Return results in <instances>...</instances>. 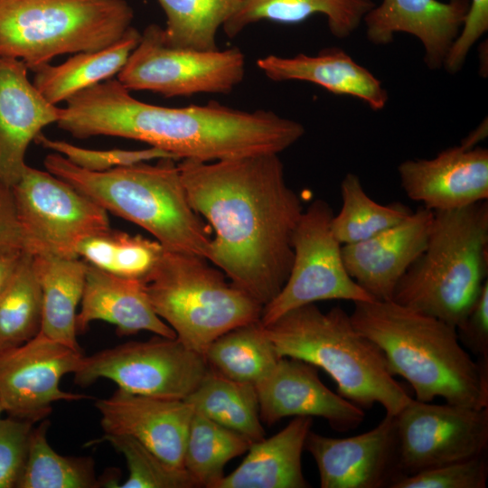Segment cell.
<instances>
[{
  "label": "cell",
  "mask_w": 488,
  "mask_h": 488,
  "mask_svg": "<svg viewBox=\"0 0 488 488\" xmlns=\"http://www.w3.org/2000/svg\"><path fill=\"white\" fill-rule=\"evenodd\" d=\"M312 417H295L276 435L250 444L246 457L215 488H306L302 454Z\"/></svg>",
  "instance_id": "24"
},
{
  "label": "cell",
  "mask_w": 488,
  "mask_h": 488,
  "mask_svg": "<svg viewBox=\"0 0 488 488\" xmlns=\"http://www.w3.org/2000/svg\"><path fill=\"white\" fill-rule=\"evenodd\" d=\"M33 267L42 292L41 333L82 351L77 341L76 317L88 264L80 258L33 256Z\"/></svg>",
  "instance_id": "25"
},
{
  "label": "cell",
  "mask_w": 488,
  "mask_h": 488,
  "mask_svg": "<svg viewBox=\"0 0 488 488\" xmlns=\"http://www.w3.org/2000/svg\"><path fill=\"white\" fill-rule=\"evenodd\" d=\"M350 315L382 351L393 376L411 385L416 399L488 407V366L472 358L455 327L392 300L355 302Z\"/></svg>",
  "instance_id": "3"
},
{
  "label": "cell",
  "mask_w": 488,
  "mask_h": 488,
  "mask_svg": "<svg viewBox=\"0 0 488 488\" xmlns=\"http://www.w3.org/2000/svg\"><path fill=\"white\" fill-rule=\"evenodd\" d=\"M164 247L157 241L111 228L78 247V257L108 273L146 283L156 269Z\"/></svg>",
  "instance_id": "30"
},
{
  "label": "cell",
  "mask_w": 488,
  "mask_h": 488,
  "mask_svg": "<svg viewBox=\"0 0 488 488\" xmlns=\"http://www.w3.org/2000/svg\"><path fill=\"white\" fill-rule=\"evenodd\" d=\"M22 249L23 237L11 188L0 183V251Z\"/></svg>",
  "instance_id": "42"
},
{
  "label": "cell",
  "mask_w": 488,
  "mask_h": 488,
  "mask_svg": "<svg viewBox=\"0 0 488 488\" xmlns=\"http://www.w3.org/2000/svg\"><path fill=\"white\" fill-rule=\"evenodd\" d=\"M322 488H384L401 477L396 417L386 414L372 429L334 438L309 431L305 444Z\"/></svg>",
  "instance_id": "15"
},
{
  "label": "cell",
  "mask_w": 488,
  "mask_h": 488,
  "mask_svg": "<svg viewBox=\"0 0 488 488\" xmlns=\"http://www.w3.org/2000/svg\"><path fill=\"white\" fill-rule=\"evenodd\" d=\"M343 205L331 229L341 245L365 240L399 223L413 211L400 202L382 205L365 192L359 176L348 173L341 185Z\"/></svg>",
  "instance_id": "33"
},
{
  "label": "cell",
  "mask_w": 488,
  "mask_h": 488,
  "mask_svg": "<svg viewBox=\"0 0 488 488\" xmlns=\"http://www.w3.org/2000/svg\"><path fill=\"white\" fill-rule=\"evenodd\" d=\"M97 320L115 325L120 336L148 331L176 338L174 331L155 312L145 283L118 277L88 264L80 308L76 317L78 334L83 333L89 324Z\"/></svg>",
  "instance_id": "22"
},
{
  "label": "cell",
  "mask_w": 488,
  "mask_h": 488,
  "mask_svg": "<svg viewBox=\"0 0 488 488\" xmlns=\"http://www.w3.org/2000/svg\"><path fill=\"white\" fill-rule=\"evenodd\" d=\"M487 136V120L473 130L460 145L467 148L477 146V144Z\"/></svg>",
  "instance_id": "44"
},
{
  "label": "cell",
  "mask_w": 488,
  "mask_h": 488,
  "mask_svg": "<svg viewBox=\"0 0 488 488\" xmlns=\"http://www.w3.org/2000/svg\"><path fill=\"white\" fill-rule=\"evenodd\" d=\"M126 459L128 476L121 488H192L198 487L185 469L174 467L155 455L143 444L127 435L104 434Z\"/></svg>",
  "instance_id": "36"
},
{
  "label": "cell",
  "mask_w": 488,
  "mask_h": 488,
  "mask_svg": "<svg viewBox=\"0 0 488 488\" xmlns=\"http://www.w3.org/2000/svg\"><path fill=\"white\" fill-rule=\"evenodd\" d=\"M257 66L273 81L310 82L336 95L357 98L373 110H381L388 101L381 81L339 48L324 49L315 55L271 54L259 58Z\"/></svg>",
  "instance_id": "23"
},
{
  "label": "cell",
  "mask_w": 488,
  "mask_h": 488,
  "mask_svg": "<svg viewBox=\"0 0 488 488\" xmlns=\"http://www.w3.org/2000/svg\"><path fill=\"white\" fill-rule=\"evenodd\" d=\"M245 65V55L237 47L200 51L172 46L165 42L161 26L149 24L117 76L130 91L165 98L225 94L243 80Z\"/></svg>",
  "instance_id": "10"
},
{
  "label": "cell",
  "mask_w": 488,
  "mask_h": 488,
  "mask_svg": "<svg viewBox=\"0 0 488 488\" xmlns=\"http://www.w3.org/2000/svg\"><path fill=\"white\" fill-rule=\"evenodd\" d=\"M4 412L3 407L0 402V419H1V414Z\"/></svg>",
  "instance_id": "45"
},
{
  "label": "cell",
  "mask_w": 488,
  "mask_h": 488,
  "mask_svg": "<svg viewBox=\"0 0 488 488\" xmlns=\"http://www.w3.org/2000/svg\"><path fill=\"white\" fill-rule=\"evenodd\" d=\"M333 211L323 199L304 210L292 238L289 276L280 292L263 306L260 321L268 325L295 308L323 300L374 301L348 274L342 245L333 234Z\"/></svg>",
  "instance_id": "12"
},
{
  "label": "cell",
  "mask_w": 488,
  "mask_h": 488,
  "mask_svg": "<svg viewBox=\"0 0 488 488\" xmlns=\"http://www.w3.org/2000/svg\"><path fill=\"white\" fill-rule=\"evenodd\" d=\"M141 33L130 27L111 45L74 53L64 62L37 69L33 83L52 104L66 102L75 94L117 75L137 45Z\"/></svg>",
  "instance_id": "26"
},
{
  "label": "cell",
  "mask_w": 488,
  "mask_h": 488,
  "mask_svg": "<svg viewBox=\"0 0 488 488\" xmlns=\"http://www.w3.org/2000/svg\"><path fill=\"white\" fill-rule=\"evenodd\" d=\"M67 123L77 138H129L177 160L200 162L279 155L305 135L302 124L268 110H240L217 101L182 108L140 101L117 79L76 94L69 104Z\"/></svg>",
  "instance_id": "2"
},
{
  "label": "cell",
  "mask_w": 488,
  "mask_h": 488,
  "mask_svg": "<svg viewBox=\"0 0 488 488\" xmlns=\"http://www.w3.org/2000/svg\"><path fill=\"white\" fill-rule=\"evenodd\" d=\"M133 17L126 0H0V56L35 71L57 56L111 45Z\"/></svg>",
  "instance_id": "7"
},
{
  "label": "cell",
  "mask_w": 488,
  "mask_h": 488,
  "mask_svg": "<svg viewBox=\"0 0 488 488\" xmlns=\"http://www.w3.org/2000/svg\"><path fill=\"white\" fill-rule=\"evenodd\" d=\"M49 422L44 420L31 433L26 461L18 488H97L91 457L64 456L49 444Z\"/></svg>",
  "instance_id": "34"
},
{
  "label": "cell",
  "mask_w": 488,
  "mask_h": 488,
  "mask_svg": "<svg viewBox=\"0 0 488 488\" xmlns=\"http://www.w3.org/2000/svg\"><path fill=\"white\" fill-rule=\"evenodd\" d=\"M23 250L79 258L85 239L110 228L108 211L73 186L29 165L11 188Z\"/></svg>",
  "instance_id": "9"
},
{
  "label": "cell",
  "mask_w": 488,
  "mask_h": 488,
  "mask_svg": "<svg viewBox=\"0 0 488 488\" xmlns=\"http://www.w3.org/2000/svg\"><path fill=\"white\" fill-rule=\"evenodd\" d=\"M433 218L434 212L421 205L371 238L342 245L350 277L375 300H391L398 282L426 249Z\"/></svg>",
  "instance_id": "19"
},
{
  "label": "cell",
  "mask_w": 488,
  "mask_h": 488,
  "mask_svg": "<svg viewBox=\"0 0 488 488\" xmlns=\"http://www.w3.org/2000/svg\"><path fill=\"white\" fill-rule=\"evenodd\" d=\"M468 5L469 0H382L363 18L366 35L382 45L396 33H409L421 42L426 65L436 70L461 30Z\"/></svg>",
  "instance_id": "21"
},
{
  "label": "cell",
  "mask_w": 488,
  "mask_h": 488,
  "mask_svg": "<svg viewBox=\"0 0 488 488\" xmlns=\"http://www.w3.org/2000/svg\"><path fill=\"white\" fill-rule=\"evenodd\" d=\"M34 141L42 147L62 155L78 167L92 172H103L116 167L150 162L160 158L168 157L177 160L168 152L153 146L138 150L119 148L108 150L89 149L64 140L49 138L42 133Z\"/></svg>",
  "instance_id": "37"
},
{
  "label": "cell",
  "mask_w": 488,
  "mask_h": 488,
  "mask_svg": "<svg viewBox=\"0 0 488 488\" xmlns=\"http://www.w3.org/2000/svg\"><path fill=\"white\" fill-rule=\"evenodd\" d=\"M166 16L164 39L169 45L200 51L218 50L220 28L242 0H157Z\"/></svg>",
  "instance_id": "32"
},
{
  "label": "cell",
  "mask_w": 488,
  "mask_h": 488,
  "mask_svg": "<svg viewBox=\"0 0 488 488\" xmlns=\"http://www.w3.org/2000/svg\"><path fill=\"white\" fill-rule=\"evenodd\" d=\"M33 424L11 417L0 419V488L16 487L26 461Z\"/></svg>",
  "instance_id": "39"
},
{
  "label": "cell",
  "mask_w": 488,
  "mask_h": 488,
  "mask_svg": "<svg viewBox=\"0 0 488 488\" xmlns=\"http://www.w3.org/2000/svg\"><path fill=\"white\" fill-rule=\"evenodd\" d=\"M488 30V0H469L459 33L453 42L443 64L450 73L464 65L468 52Z\"/></svg>",
  "instance_id": "40"
},
{
  "label": "cell",
  "mask_w": 488,
  "mask_h": 488,
  "mask_svg": "<svg viewBox=\"0 0 488 488\" xmlns=\"http://www.w3.org/2000/svg\"><path fill=\"white\" fill-rule=\"evenodd\" d=\"M61 108L49 102L28 78L26 65L0 56V183L12 188L27 164L31 142L57 123Z\"/></svg>",
  "instance_id": "20"
},
{
  "label": "cell",
  "mask_w": 488,
  "mask_h": 488,
  "mask_svg": "<svg viewBox=\"0 0 488 488\" xmlns=\"http://www.w3.org/2000/svg\"><path fill=\"white\" fill-rule=\"evenodd\" d=\"M250 442L194 411L186 438L183 468L198 487L215 488L229 461L245 454Z\"/></svg>",
  "instance_id": "31"
},
{
  "label": "cell",
  "mask_w": 488,
  "mask_h": 488,
  "mask_svg": "<svg viewBox=\"0 0 488 488\" xmlns=\"http://www.w3.org/2000/svg\"><path fill=\"white\" fill-rule=\"evenodd\" d=\"M212 421L248 439L265 437L256 388L208 369L198 387L184 399Z\"/></svg>",
  "instance_id": "28"
},
{
  "label": "cell",
  "mask_w": 488,
  "mask_h": 488,
  "mask_svg": "<svg viewBox=\"0 0 488 488\" xmlns=\"http://www.w3.org/2000/svg\"><path fill=\"white\" fill-rule=\"evenodd\" d=\"M433 212L427 247L391 300L456 328L488 280V201Z\"/></svg>",
  "instance_id": "6"
},
{
  "label": "cell",
  "mask_w": 488,
  "mask_h": 488,
  "mask_svg": "<svg viewBox=\"0 0 488 488\" xmlns=\"http://www.w3.org/2000/svg\"><path fill=\"white\" fill-rule=\"evenodd\" d=\"M406 195L432 211L488 201V150L446 148L431 159H411L398 167Z\"/></svg>",
  "instance_id": "18"
},
{
  "label": "cell",
  "mask_w": 488,
  "mask_h": 488,
  "mask_svg": "<svg viewBox=\"0 0 488 488\" xmlns=\"http://www.w3.org/2000/svg\"><path fill=\"white\" fill-rule=\"evenodd\" d=\"M395 417L401 476L480 456L487 449L488 407L412 399Z\"/></svg>",
  "instance_id": "13"
},
{
  "label": "cell",
  "mask_w": 488,
  "mask_h": 488,
  "mask_svg": "<svg viewBox=\"0 0 488 488\" xmlns=\"http://www.w3.org/2000/svg\"><path fill=\"white\" fill-rule=\"evenodd\" d=\"M177 160L160 158L103 172L78 167L62 155L45 156V169L81 192L108 212L151 233L164 249L209 260L210 227L192 208Z\"/></svg>",
  "instance_id": "4"
},
{
  "label": "cell",
  "mask_w": 488,
  "mask_h": 488,
  "mask_svg": "<svg viewBox=\"0 0 488 488\" xmlns=\"http://www.w3.org/2000/svg\"><path fill=\"white\" fill-rule=\"evenodd\" d=\"M42 292L24 251L10 282L0 293V352L19 346L41 332Z\"/></svg>",
  "instance_id": "35"
},
{
  "label": "cell",
  "mask_w": 488,
  "mask_h": 488,
  "mask_svg": "<svg viewBox=\"0 0 488 488\" xmlns=\"http://www.w3.org/2000/svg\"><path fill=\"white\" fill-rule=\"evenodd\" d=\"M264 326L279 357L324 370L339 394L361 408L379 403L396 416L413 399L390 372L380 347L341 306L324 313L315 304L305 305Z\"/></svg>",
  "instance_id": "5"
},
{
  "label": "cell",
  "mask_w": 488,
  "mask_h": 488,
  "mask_svg": "<svg viewBox=\"0 0 488 488\" xmlns=\"http://www.w3.org/2000/svg\"><path fill=\"white\" fill-rule=\"evenodd\" d=\"M488 463L484 455L401 476L390 488H485Z\"/></svg>",
  "instance_id": "38"
},
{
  "label": "cell",
  "mask_w": 488,
  "mask_h": 488,
  "mask_svg": "<svg viewBox=\"0 0 488 488\" xmlns=\"http://www.w3.org/2000/svg\"><path fill=\"white\" fill-rule=\"evenodd\" d=\"M104 434L134 437L166 464L183 468L193 408L183 399L133 394L117 389L96 401Z\"/></svg>",
  "instance_id": "17"
},
{
  "label": "cell",
  "mask_w": 488,
  "mask_h": 488,
  "mask_svg": "<svg viewBox=\"0 0 488 488\" xmlns=\"http://www.w3.org/2000/svg\"><path fill=\"white\" fill-rule=\"evenodd\" d=\"M83 352L52 340L41 332L26 343L0 352V402L8 417L40 421L54 402L89 396L60 388L61 378L80 367Z\"/></svg>",
  "instance_id": "14"
},
{
  "label": "cell",
  "mask_w": 488,
  "mask_h": 488,
  "mask_svg": "<svg viewBox=\"0 0 488 488\" xmlns=\"http://www.w3.org/2000/svg\"><path fill=\"white\" fill-rule=\"evenodd\" d=\"M208 261L198 255L164 249L145 283L156 314L180 342L203 356L223 333L260 320L263 309Z\"/></svg>",
  "instance_id": "8"
},
{
  "label": "cell",
  "mask_w": 488,
  "mask_h": 488,
  "mask_svg": "<svg viewBox=\"0 0 488 488\" xmlns=\"http://www.w3.org/2000/svg\"><path fill=\"white\" fill-rule=\"evenodd\" d=\"M209 367L202 354L177 338L156 335L128 342L82 358L74 382L87 387L108 379L124 391L169 399H185Z\"/></svg>",
  "instance_id": "11"
},
{
  "label": "cell",
  "mask_w": 488,
  "mask_h": 488,
  "mask_svg": "<svg viewBox=\"0 0 488 488\" xmlns=\"http://www.w3.org/2000/svg\"><path fill=\"white\" fill-rule=\"evenodd\" d=\"M455 329L463 347L476 356L478 362L488 366V280L465 320Z\"/></svg>",
  "instance_id": "41"
},
{
  "label": "cell",
  "mask_w": 488,
  "mask_h": 488,
  "mask_svg": "<svg viewBox=\"0 0 488 488\" xmlns=\"http://www.w3.org/2000/svg\"><path fill=\"white\" fill-rule=\"evenodd\" d=\"M374 5L372 0H242L222 28L232 38L259 21L297 23L320 14L326 17L331 33L342 39L359 27Z\"/></svg>",
  "instance_id": "27"
},
{
  "label": "cell",
  "mask_w": 488,
  "mask_h": 488,
  "mask_svg": "<svg viewBox=\"0 0 488 488\" xmlns=\"http://www.w3.org/2000/svg\"><path fill=\"white\" fill-rule=\"evenodd\" d=\"M24 250L11 249L0 251V293L5 289L15 273Z\"/></svg>",
  "instance_id": "43"
},
{
  "label": "cell",
  "mask_w": 488,
  "mask_h": 488,
  "mask_svg": "<svg viewBox=\"0 0 488 488\" xmlns=\"http://www.w3.org/2000/svg\"><path fill=\"white\" fill-rule=\"evenodd\" d=\"M262 423L271 426L286 417H320L337 431L356 428L361 408L334 393L320 380L318 368L302 360L281 357L255 385Z\"/></svg>",
  "instance_id": "16"
},
{
  "label": "cell",
  "mask_w": 488,
  "mask_h": 488,
  "mask_svg": "<svg viewBox=\"0 0 488 488\" xmlns=\"http://www.w3.org/2000/svg\"><path fill=\"white\" fill-rule=\"evenodd\" d=\"M208 367L235 381L256 385L276 366L278 356L260 320L215 339L204 353Z\"/></svg>",
  "instance_id": "29"
},
{
  "label": "cell",
  "mask_w": 488,
  "mask_h": 488,
  "mask_svg": "<svg viewBox=\"0 0 488 488\" xmlns=\"http://www.w3.org/2000/svg\"><path fill=\"white\" fill-rule=\"evenodd\" d=\"M192 208L213 229L209 261L262 306L284 286L304 211L278 154L213 162L181 160Z\"/></svg>",
  "instance_id": "1"
}]
</instances>
